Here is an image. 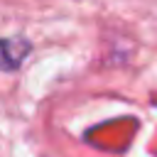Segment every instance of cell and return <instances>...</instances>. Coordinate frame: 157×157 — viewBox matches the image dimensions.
Returning <instances> with one entry per match:
<instances>
[{"mask_svg":"<svg viewBox=\"0 0 157 157\" xmlns=\"http://www.w3.org/2000/svg\"><path fill=\"white\" fill-rule=\"evenodd\" d=\"M29 54H32V42L27 37H22V34L0 37V71L2 74L17 71Z\"/></svg>","mask_w":157,"mask_h":157,"instance_id":"1","label":"cell"}]
</instances>
